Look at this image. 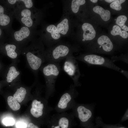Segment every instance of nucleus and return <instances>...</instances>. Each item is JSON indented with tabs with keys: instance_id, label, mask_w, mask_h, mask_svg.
<instances>
[{
	"instance_id": "obj_1",
	"label": "nucleus",
	"mask_w": 128,
	"mask_h": 128,
	"mask_svg": "<svg viewBox=\"0 0 128 128\" xmlns=\"http://www.w3.org/2000/svg\"><path fill=\"white\" fill-rule=\"evenodd\" d=\"M44 52L42 46L33 40L22 50L21 54L25 57L27 66L36 76L45 62Z\"/></svg>"
},
{
	"instance_id": "obj_2",
	"label": "nucleus",
	"mask_w": 128,
	"mask_h": 128,
	"mask_svg": "<svg viewBox=\"0 0 128 128\" xmlns=\"http://www.w3.org/2000/svg\"><path fill=\"white\" fill-rule=\"evenodd\" d=\"M45 78L46 84V97L54 95L55 91V84L60 70L59 63H48L42 66L40 69Z\"/></svg>"
},
{
	"instance_id": "obj_3",
	"label": "nucleus",
	"mask_w": 128,
	"mask_h": 128,
	"mask_svg": "<svg viewBox=\"0 0 128 128\" xmlns=\"http://www.w3.org/2000/svg\"><path fill=\"white\" fill-rule=\"evenodd\" d=\"M77 60L82 61L89 65L103 66L119 72L128 78V72L115 65L111 59L97 55L87 54L75 57Z\"/></svg>"
},
{
	"instance_id": "obj_4",
	"label": "nucleus",
	"mask_w": 128,
	"mask_h": 128,
	"mask_svg": "<svg viewBox=\"0 0 128 128\" xmlns=\"http://www.w3.org/2000/svg\"><path fill=\"white\" fill-rule=\"evenodd\" d=\"M32 29L22 26L18 30H13L10 33L9 41L17 45L22 50L33 39Z\"/></svg>"
},
{
	"instance_id": "obj_5",
	"label": "nucleus",
	"mask_w": 128,
	"mask_h": 128,
	"mask_svg": "<svg viewBox=\"0 0 128 128\" xmlns=\"http://www.w3.org/2000/svg\"><path fill=\"white\" fill-rule=\"evenodd\" d=\"M75 87L74 85H71L69 89L61 96L54 108V110L58 113L65 112L72 109L75 105L74 99L77 94Z\"/></svg>"
},
{
	"instance_id": "obj_6",
	"label": "nucleus",
	"mask_w": 128,
	"mask_h": 128,
	"mask_svg": "<svg viewBox=\"0 0 128 128\" xmlns=\"http://www.w3.org/2000/svg\"><path fill=\"white\" fill-rule=\"evenodd\" d=\"M65 59L63 66L64 70L71 78L75 87L81 86L79 79L81 74L77 60L70 54Z\"/></svg>"
},
{
	"instance_id": "obj_7",
	"label": "nucleus",
	"mask_w": 128,
	"mask_h": 128,
	"mask_svg": "<svg viewBox=\"0 0 128 128\" xmlns=\"http://www.w3.org/2000/svg\"><path fill=\"white\" fill-rule=\"evenodd\" d=\"M70 50L69 47L64 45H59L51 51H45V62L59 63L69 55Z\"/></svg>"
},
{
	"instance_id": "obj_8",
	"label": "nucleus",
	"mask_w": 128,
	"mask_h": 128,
	"mask_svg": "<svg viewBox=\"0 0 128 128\" xmlns=\"http://www.w3.org/2000/svg\"><path fill=\"white\" fill-rule=\"evenodd\" d=\"M73 116L72 113L65 112L53 114L50 120V122L54 124L51 126V128H69Z\"/></svg>"
},
{
	"instance_id": "obj_9",
	"label": "nucleus",
	"mask_w": 128,
	"mask_h": 128,
	"mask_svg": "<svg viewBox=\"0 0 128 128\" xmlns=\"http://www.w3.org/2000/svg\"><path fill=\"white\" fill-rule=\"evenodd\" d=\"M32 107L30 110L31 114L34 117L38 118L43 116L44 110L45 109H53L54 108L51 106L45 104L39 100L35 99L32 101Z\"/></svg>"
},
{
	"instance_id": "obj_10",
	"label": "nucleus",
	"mask_w": 128,
	"mask_h": 128,
	"mask_svg": "<svg viewBox=\"0 0 128 128\" xmlns=\"http://www.w3.org/2000/svg\"><path fill=\"white\" fill-rule=\"evenodd\" d=\"M72 109L73 111L72 114H76L78 117L82 122H87L91 116V111L84 105L76 106L75 104Z\"/></svg>"
},
{
	"instance_id": "obj_11",
	"label": "nucleus",
	"mask_w": 128,
	"mask_h": 128,
	"mask_svg": "<svg viewBox=\"0 0 128 128\" xmlns=\"http://www.w3.org/2000/svg\"><path fill=\"white\" fill-rule=\"evenodd\" d=\"M18 63L12 61L6 71L5 77L7 82L12 83L18 80L20 78L21 72L18 68Z\"/></svg>"
},
{
	"instance_id": "obj_12",
	"label": "nucleus",
	"mask_w": 128,
	"mask_h": 128,
	"mask_svg": "<svg viewBox=\"0 0 128 128\" xmlns=\"http://www.w3.org/2000/svg\"><path fill=\"white\" fill-rule=\"evenodd\" d=\"M5 9L0 5V25L3 26H8L11 30H13L12 24L14 17V12L5 14Z\"/></svg>"
},
{
	"instance_id": "obj_13",
	"label": "nucleus",
	"mask_w": 128,
	"mask_h": 128,
	"mask_svg": "<svg viewBox=\"0 0 128 128\" xmlns=\"http://www.w3.org/2000/svg\"><path fill=\"white\" fill-rule=\"evenodd\" d=\"M97 43L100 46L99 48H102L106 52H109L112 50L113 45L110 38L105 35H102L98 39Z\"/></svg>"
},
{
	"instance_id": "obj_14",
	"label": "nucleus",
	"mask_w": 128,
	"mask_h": 128,
	"mask_svg": "<svg viewBox=\"0 0 128 128\" xmlns=\"http://www.w3.org/2000/svg\"><path fill=\"white\" fill-rule=\"evenodd\" d=\"M82 28L83 31V37L85 40H91L95 37L96 32L91 24L84 23L82 25Z\"/></svg>"
},
{
	"instance_id": "obj_15",
	"label": "nucleus",
	"mask_w": 128,
	"mask_h": 128,
	"mask_svg": "<svg viewBox=\"0 0 128 128\" xmlns=\"http://www.w3.org/2000/svg\"><path fill=\"white\" fill-rule=\"evenodd\" d=\"M93 10L95 12L99 14L104 21H107L110 19V13L109 10H105L102 7L99 6L94 7Z\"/></svg>"
},
{
	"instance_id": "obj_16",
	"label": "nucleus",
	"mask_w": 128,
	"mask_h": 128,
	"mask_svg": "<svg viewBox=\"0 0 128 128\" xmlns=\"http://www.w3.org/2000/svg\"><path fill=\"white\" fill-rule=\"evenodd\" d=\"M26 93V89L21 87L17 89L13 97L18 102H21L24 100Z\"/></svg>"
},
{
	"instance_id": "obj_17",
	"label": "nucleus",
	"mask_w": 128,
	"mask_h": 128,
	"mask_svg": "<svg viewBox=\"0 0 128 128\" xmlns=\"http://www.w3.org/2000/svg\"><path fill=\"white\" fill-rule=\"evenodd\" d=\"M57 28L58 32L63 35L66 34L69 29L68 21L65 18L57 25Z\"/></svg>"
},
{
	"instance_id": "obj_18",
	"label": "nucleus",
	"mask_w": 128,
	"mask_h": 128,
	"mask_svg": "<svg viewBox=\"0 0 128 128\" xmlns=\"http://www.w3.org/2000/svg\"><path fill=\"white\" fill-rule=\"evenodd\" d=\"M111 33L113 35H119L123 38L126 39L128 37V33L125 31H122L121 28L117 25L113 26Z\"/></svg>"
},
{
	"instance_id": "obj_19",
	"label": "nucleus",
	"mask_w": 128,
	"mask_h": 128,
	"mask_svg": "<svg viewBox=\"0 0 128 128\" xmlns=\"http://www.w3.org/2000/svg\"><path fill=\"white\" fill-rule=\"evenodd\" d=\"M33 5L32 0H17L16 7L29 9L33 8Z\"/></svg>"
},
{
	"instance_id": "obj_20",
	"label": "nucleus",
	"mask_w": 128,
	"mask_h": 128,
	"mask_svg": "<svg viewBox=\"0 0 128 128\" xmlns=\"http://www.w3.org/2000/svg\"><path fill=\"white\" fill-rule=\"evenodd\" d=\"M7 102L10 107L13 110H17L20 107L18 102L12 96H10L8 97Z\"/></svg>"
},
{
	"instance_id": "obj_21",
	"label": "nucleus",
	"mask_w": 128,
	"mask_h": 128,
	"mask_svg": "<svg viewBox=\"0 0 128 128\" xmlns=\"http://www.w3.org/2000/svg\"><path fill=\"white\" fill-rule=\"evenodd\" d=\"M46 30L51 34V37L53 39L57 40L60 37V34L58 32L55 26L53 25H49L46 27Z\"/></svg>"
},
{
	"instance_id": "obj_22",
	"label": "nucleus",
	"mask_w": 128,
	"mask_h": 128,
	"mask_svg": "<svg viewBox=\"0 0 128 128\" xmlns=\"http://www.w3.org/2000/svg\"><path fill=\"white\" fill-rule=\"evenodd\" d=\"M127 19V18L126 16L122 15L118 17L116 21V23L126 32L128 31V27L124 24Z\"/></svg>"
},
{
	"instance_id": "obj_23",
	"label": "nucleus",
	"mask_w": 128,
	"mask_h": 128,
	"mask_svg": "<svg viewBox=\"0 0 128 128\" xmlns=\"http://www.w3.org/2000/svg\"><path fill=\"white\" fill-rule=\"evenodd\" d=\"M85 3V0H73L72 1L71 8L72 11L76 13L78 11L80 5L84 4Z\"/></svg>"
},
{
	"instance_id": "obj_24",
	"label": "nucleus",
	"mask_w": 128,
	"mask_h": 128,
	"mask_svg": "<svg viewBox=\"0 0 128 128\" xmlns=\"http://www.w3.org/2000/svg\"><path fill=\"white\" fill-rule=\"evenodd\" d=\"M125 1V0H114L110 4V7L111 8L116 10H120L122 9L121 4Z\"/></svg>"
},
{
	"instance_id": "obj_25",
	"label": "nucleus",
	"mask_w": 128,
	"mask_h": 128,
	"mask_svg": "<svg viewBox=\"0 0 128 128\" xmlns=\"http://www.w3.org/2000/svg\"><path fill=\"white\" fill-rule=\"evenodd\" d=\"M15 122L14 119L10 118H4L2 120L3 124L6 126L13 125L14 124Z\"/></svg>"
},
{
	"instance_id": "obj_26",
	"label": "nucleus",
	"mask_w": 128,
	"mask_h": 128,
	"mask_svg": "<svg viewBox=\"0 0 128 128\" xmlns=\"http://www.w3.org/2000/svg\"><path fill=\"white\" fill-rule=\"evenodd\" d=\"M16 126L17 128H25L27 127V124L23 122H18L17 123Z\"/></svg>"
},
{
	"instance_id": "obj_27",
	"label": "nucleus",
	"mask_w": 128,
	"mask_h": 128,
	"mask_svg": "<svg viewBox=\"0 0 128 128\" xmlns=\"http://www.w3.org/2000/svg\"><path fill=\"white\" fill-rule=\"evenodd\" d=\"M28 128H39L38 126L32 123H30L28 125Z\"/></svg>"
},
{
	"instance_id": "obj_28",
	"label": "nucleus",
	"mask_w": 128,
	"mask_h": 128,
	"mask_svg": "<svg viewBox=\"0 0 128 128\" xmlns=\"http://www.w3.org/2000/svg\"><path fill=\"white\" fill-rule=\"evenodd\" d=\"M114 0H105V1L106 2L109 3H110L112 2H113Z\"/></svg>"
},
{
	"instance_id": "obj_29",
	"label": "nucleus",
	"mask_w": 128,
	"mask_h": 128,
	"mask_svg": "<svg viewBox=\"0 0 128 128\" xmlns=\"http://www.w3.org/2000/svg\"><path fill=\"white\" fill-rule=\"evenodd\" d=\"M90 1H91V2H92L93 3H96L97 1H98V0H90Z\"/></svg>"
},
{
	"instance_id": "obj_30",
	"label": "nucleus",
	"mask_w": 128,
	"mask_h": 128,
	"mask_svg": "<svg viewBox=\"0 0 128 128\" xmlns=\"http://www.w3.org/2000/svg\"><path fill=\"white\" fill-rule=\"evenodd\" d=\"M2 33L1 29L0 28V36H1Z\"/></svg>"
},
{
	"instance_id": "obj_31",
	"label": "nucleus",
	"mask_w": 128,
	"mask_h": 128,
	"mask_svg": "<svg viewBox=\"0 0 128 128\" xmlns=\"http://www.w3.org/2000/svg\"><path fill=\"white\" fill-rule=\"evenodd\" d=\"M82 40L83 41H85V40L84 39H83Z\"/></svg>"
},
{
	"instance_id": "obj_32",
	"label": "nucleus",
	"mask_w": 128,
	"mask_h": 128,
	"mask_svg": "<svg viewBox=\"0 0 128 128\" xmlns=\"http://www.w3.org/2000/svg\"><path fill=\"white\" fill-rule=\"evenodd\" d=\"M123 128V127H120V128Z\"/></svg>"
},
{
	"instance_id": "obj_33",
	"label": "nucleus",
	"mask_w": 128,
	"mask_h": 128,
	"mask_svg": "<svg viewBox=\"0 0 128 128\" xmlns=\"http://www.w3.org/2000/svg\"></svg>"
},
{
	"instance_id": "obj_34",
	"label": "nucleus",
	"mask_w": 128,
	"mask_h": 128,
	"mask_svg": "<svg viewBox=\"0 0 128 128\" xmlns=\"http://www.w3.org/2000/svg\"><path fill=\"white\" fill-rule=\"evenodd\" d=\"M115 20H116V19H115Z\"/></svg>"
}]
</instances>
